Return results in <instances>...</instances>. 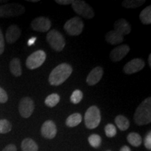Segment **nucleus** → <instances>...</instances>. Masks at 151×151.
<instances>
[{"label": "nucleus", "mask_w": 151, "mask_h": 151, "mask_svg": "<svg viewBox=\"0 0 151 151\" xmlns=\"http://www.w3.org/2000/svg\"><path fill=\"white\" fill-rule=\"evenodd\" d=\"M113 27H114L115 31L120 33L123 37L124 35H129L131 32V27L127 20L124 18H120L116 20L113 24Z\"/></svg>", "instance_id": "nucleus-16"}, {"label": "nucleus", "mask_w": 151, "mask_h": 151, "mask_svg": "<svg viewBox=\"0 0 151 151\" xmlns=\"http://www.w3.org/2000/svg\"><path fill=\"white\" fill-rule=\"evenodd\" d=\"M115 122H116L117 127L121 131H125L129 127L130 122L129 120L122 115L117 116L115 118Z\"/></svg>", "instance_id": "nucleus-21"}, {"label": "nucleus", "mask_w": 151, "mask_h": 151, "mask_svg": "<svg viewBox=\"0 0 151 151\" xmlns=\"http://www.w3.org/2000/svg\"><path fill=\"white\" fill-rule=\"evenodd\" d=\"M144 146L148 150H151V132H149L144 139Z\"/></svg>", "instance_id": "nucleus-31"}, {"label": "nucleus", "mask_w": 151, "mask_h": 151, "mask_svg": "<svg viewBox=\"0 0 151 151\" xmlns=\"http://www.w3.org/2000/svg\"><path fill=\"white\" fill-rule=\"evenodd\" d=\"M105 38L106 42L111 45L119 44V43L122 42L124 39L123 36L120 35V33L117 32L114 29L108 32L106 35Z\"/></svg>", "instance_id": "nucleus-17"}, {"label": "nucleus", "mask_w": 151, "mask_h": 151, "mask_svg": "<svg viewBox=\"0 0 151 151\" xmlns=\"http://www.w3.org/2000/svg\"><path fill=\"white\" fill-rule=\"evenodd\" d=\"M55 2L60 5H69L72 4L73 0H55Z\"/></svg>", "instance_id": "nucleus-33"}, {"label": "nucleus", "mask_w": 151, "mask_h": 151, "mask_svg": "<svg viewBox=\"0 0 151 151\" xmlns=\"http://www.w3.org/2000/svg\"><path fill=\"white\" fill-rule=\"evenodd\" d=\"M83 92L79 90H76L73 92L70 97V101L74 104L80 103L83 99Z\"/></svg>", "instance_id": "nucleus-28"}, {"label": "nucleus", "mask_w": 151, "mask_h": 151, "mask_svg": "<svg viewBox=\"0 0 151 151\" xmlns=\"http://www.w3.org/2000/svg\"><path fill=\"white\" fill-rule=\"evenodd\" d=\"M10 71L15 76H20L22 75V68L20 61L18 58H14L10 62Z\"/></svg>", "instance_id": "nucleus-20"}, {"label": "nucleus", "mask_w": 151, "mask_h": 151, "mask_svg": "<svg viewBox=\"0 0 151 151\" xmlns=\"http://www.w3.org/2000/svg\"><path fill=\"white\" fill-rule=\"evenodd\" d=\"M60 100V97L59 94L56 93L50 94V95H48V97L46 98V99H45V104H46L47 106L52 108V107L55 106L59 103Z\"/></svg>", "instance_id": "nucleus-24"}, {"label": "nucleus", "mask_w": 151, "mask_h": 151, "mask_svg": "<svg viewBox=\"0 0 151 151\" xmlns=\"http://www.w3.org/2000/svg\"><path fill=\"white\" fill-rule=\"evenodd\" d=\"M84 23L78 17H74L65 22L64 29L70 36H78L82 33Z\"/></svg>", "instance_id": "nucleus-7"}, {"label": "nucleus", "mask_w": 151, "mask_h": 151, "mask_svg": "<svg viewBox=\"0 0 151 151\" xmlns=\"http://www.w3.org/2000/svg\"><path fill=\"white\" fill-rule=\"evenodd\" d=\"M4 50V39L1 32V29H0V55H1Z\"/></svg>", "instance_id": "nucleus-32"}, {"label": "nucleus", "mask_w": 151, "mask_h": 151, "mask_svg": "<svg viewBox=\"0 0 151 151\" xmlns=\"http://www.w3.org/2000/svg\"><path fill=\"white\" fill-rule=\"evenodd\" d=\"M117 130L114 124H108L105 127V134L107 137L112 138L116 135Z\"/></svg>", "instance_id": "nucleus-29"}, {"label": "nucleus", "mask_w": 151, "mask_h": 151, "mask_svg": "<svg viewBox=\"0 0 151 151\" xmlns=\"http://www.w3.org/2000/svg\"><path fill=\"white\" fill-rule=\"evenodd\" d=\"M12 129V125L9 120H0V134H6Z\"/></svg>", "instance_id": "nucleus-27"}, {"label": "nucleus", "mask_w": 151, "mask_h": 151, "mask_svg": "<svg viewBox=\"0 0 151 151\" xmlns=\"http://www.w3.org/2000/svg\"><path fill=\"white\" fill-rule=\"evenodd\" d=\"M25 12V8L21 4L13 3L0 6V17L9 18L21 16Z\"/></svg>", "instance_id": "nucleus-5"}, {"label": "nucleus", "mask_w": 151, "mask_h": 151, "mask_svg": "<svg viewBox=\"0 0 151 151\" xmlns=\"http://www.w3.org/2000/svg\"><path fill=\"white\" fill-rule=\"evenodd\" d=\"M46 40L50 47L55 51H62L65 46V38L56 29H52L48 32L46 36Z\"/></svg>", "instance_id": "nucleus-4"}, {"label": "nucleus", "mask_w": 151, "mask_h": 151, "mask_svg": "<svg viewBox=\"0 0 151 151\" xmlns=\"http://www.w3.org/2000/svg\"><path fill=\"white\" fill-rule=\"evenodd\" d=\"M145 66V62L140 58H135L127 62L124 66L123 71L127 74H132L142 70Z\"/></svg>", "instance_id": "nucleus-11"}, {"label": "nucleus", "mask_w": 151, "mask_h": 151, "mask_svg": "<svg viewBox=\"0 0 151 151\" xmlns=\"http://www.w3.org/2000/svg\"><path fill=\"white\" fill-rule=\"evenodd\" d=\"M141 22L144 24H151V6H148L141 11L139 15Z\"/></svg>", "instance_id": "nucleus-22"}, {"label": "nucleus", "mask_w": 151, "mask_h": 151, "mask_svg": "<svg viewBox=\"0 0 151 151\" xmlns=\"http://www.w3.org/2000/svg\"><path fill=\"white\" fill-rule=\"evenodd\" d=\"M72 67L67 63L60 64L50 73L48 81L51 86H58L63 83L72 73Z\"/></svg>", "instance_id": "nucleus-1"}, {"label": "nucleus", "mask_w": 151, "mask_h": 151, "mask_svg": "<svg viewBox=\"0 0 151 151\" xmlns=\"http://www.w3.org/2000/svg\"><path fill=\"white\" fill-rule=\"evenodd\" d=\"M134 120L137 125L143 126L151 122V98L147 97L139 104L134 115Z\"/></svg>", "instance_id": "nucleus-2"}, {"label": "nucleus", "mask_w": 151, "mask_h": 151, "mask_svg": "<svg viewBox=\"0 0 151 151\" xmlns=\"http://www.w3.org/2000/svg\"><path fill=\"white\" fill-rule=\"evenodd\" d=\"M127 141L132 146L134 147L140 146L142 143V138L138 133L136 132H132L128 134L127 137Z\"/></svg>", "instance_id": "nucleus-23"}, {"label": "nucleus", "mask_w": 151, "mask_h": 151, "mask_svg": "<svg viewBox=\"0 0 151 151\" xmlns=\"http://www.w3.org/2000/svg\"><path fill=\"white\" fill-rule=\"evenodd\" d=\"M148 64H149V67H151V54L149 55L148 56Z\"/></svg>", "instance_id": "nucleus-37"}, {"label": "nucleus", "mask_w": 151, "mask_h": 151, "mask_svg": "<svg viewBox=\"0 0 151 151\" xmlns=\"http://www.w3.org/2000/svg\"><path fill=\"white\" fill-rule=\"evenodd\" d=\"M36 41H37V37H32L31 39H29V40H28L27 45L29 46H32V45L35 44V43Z\"/></svg>", "instance_id": "nucleus-35"}, {"label": "nucleus", "mask_w": 151, "mask_h": 151, "mask_svg": "<svg viewBox=\"0 0 151 151\" xmlns=\"http://www.w3.org/2000/svg\"><path fill=\"white\" fill-rule=\"evenodd\" d=\"M145 2L144 0H125L122 1V5L126 9H136L144 4Z\"/></svg>", "instance_id": "nucleus-25"}, {"label": "nucleus", "mask_w": 151, "mask_h": 151, "mask_svg": "<svg viewBox=\"0 0 151 151\" xmlns=\"http://www.w3.org/2000/svg\"><path fill=\"white\" fill-rule=\"evenodd\" d=\"M19 112L24 118H28L32 116L35 110V103L29 97H23L19 103Z\"/></svg>", "instance_id": "nucleus-9"}, {"label": "nucleus", "mask_w": 151, "mask_h": 151, "mask_svg": "<svg viewBox=\"0 0 151 151\" xmlns=\"http://www.w3.org/2000/svg\"><path fill=\"white\" fill-rule=\"evenodd\" d=\"M28 1H30V2H38L39 1V0H29Z\"/></svg>", "instance_id": "nucleus-38"}, {"label": "nucleus", "mask_w": 151, "mask_h": 151, "mask_svg": "<svg viewBox=\"0 0 151 151\" xmlns=\"http://www.w3.org/2000/svg\"><path fill=\"white\" fill-rule=\"evenodd\" d=\"M104 73L102 67H97L90 71L86 78V82L89 86H92L99 82Z\"/></svg>", "instance_id": "nucleus-14"}, {"label": "nucleus", "mask_w": 151, "mask_h": 151, "mask_svg": "<svg viewBox=\"0 0 151 151\" xmlns=\"http://www.w3.org/2000/svg\"><path fill=\"white\" fill-rule=\"evenodd\" d=\"M2 151H17L16 146L14 144H9L3 149Z\"/></svg>", "instance_id": "nucleus-34"}, {"label": "nucleus", "mask_w": 151, "mask_h": 151, "mask_svg": "<svg viewBox=\"0 0 151 151\" xmlns=\"http://www.w3.org/2000/svg\"><path fill=\"white\" fill-rule=\"evenodd\" d=\"M82 121V116L78 113H73L66 120V125L69 127H74L78 125Z\"/></svg>", "instance_id": "nucleus-19"}, {"label": "nucleus", "mask_w": 151, "mask_h": 151, "mask_svg": "<svg viewBox=\"0 0 151 151\" xmlns=\"http://www.w3.org/2000/svg\"><path fill=\"white\" fill-rule=\"evenodd\" d=\"M21 30L16 24L9 26L6 32V39L9 43H14L20 38Z\"/></svg>", "instance_id": "nucleus-15"}, {"label": "nucleus", "mask_w": 151, "mask_h": 151, "mask_svg": "<svg viewBox=\"0 0 151 151\" xmlns=\"http://www.w3.org/2000/svg\"><path fill=\"white\" fill-rule=\"evenodd\" d=\"M88 141H89L90 145L94 148H99L101 143V138L99 135L93 134L90 135L88 138Z\"/></svg>", "instance_id": "nucleus-26"}, {"label": "nucleus", "mask_w": 151, "mask_h": 151, "mask_svg": "<svg viewBox=\"0 0 151 151\" xmlns=\"http://www.w3.org/2000/svg\"><path fill=\"white\" fill-rule=\"evenodd\" d=\"M46 59V54L43 50H39L34 52L27 58L26 66L29 69L33 70L40 67Z\"/></svg>", "instance_id": "nucleus-8"}, {"label": "nucleus", "mask_w": 151, "mask_h": 151, "mask_svg": "<svg viewBox=\"0 0 151 151\" xmlns=\"http://www.w3.org/2000/svg\"><path fill=\"white\" fill-rule=\"evenodd\" d=\"M73 10L85 18L91 19L94 16V11L90 6L82 0H74L71 4Z\"/></svg>", "instance_id": "nucleus-6"}, {"label": "nucleus", "mask_w": 151, "mask_h": 151, "mask_svg": "<svg viewBox=\"0 0 151 151\" xmlns=\"http://www.w3.org/2000/svg\"><path fill=\"white\" fill-rule=\"evenodd\" d=\"M31 27L35 31L46 32L51 27V21L46 17H38L31 22Z\"/></svg>", "instance_id": "nucleus-10"}, {"label": "nucleus", "mask_w": 151, "mask_h": 151, "mask_svg": "<svg viewBox=\"0 0 151 151\" xmlns=\"http://www.w3.org/2000/svg\"><path fill=\"white\" fill-rule=\"evenodd\" d=\"M57 127L55 122L52 120H46L41 126V132L43 137L48 139H52L57 134Z\"/></svg>", "instance_id": "nucleus-12"}, {"label": "nucleus", "mask_w": 151, "mask_h": 151, "mask_svg": "<svg viewBox=\"0 0 151 151\" xmlns=\"http://www.w3.org/2000/svg\"><path fill=\"white\" fill-rule=\"evenodd\" d=\"M120 151H131V149H130L129 147H128L127 146H124L120 148Z\"/></svg>", "instance_id": "nucleus-36"}, {"label": "nucleus", "mask_w": 151, "mask_h": 151, "mask_svg": "<svg viewBox=\"0 0 151 151\" xmlns=\"http://www.w3.org/2000/svg\"><path fill=\"white\" fill-rule=\"evenodd\" d=\"M130 48L127 45H120L111 50L110 58L113 62H119L122 60L129 52Z\"/></svg>", "instance_id": "nucleus-13"}, {"label": "nucleus", "mask_w": 151, "mask_h": 151, "mask_svg": "<svg viewBox=\"0 0 151 151\" xmlns=\"http://www.w3.org/2000/svg\"><path fill=\"white\" fill-rule=\"evenodd\" d=\"M7 101H8V95L6 92L0 87V103H6Z\"/></svg>", "instance_id": "nucleus-30"}, {"label": "nucleus", "mask_w": 151, "mask_h": 151, "mask_svg": "<svg viewBox=\"0 0 151 151\" xmlns=\"http://www.w3.org/2000/svg\"><path fill=\"white\" fill-rule=\"evenodd\" d=\"M101 118V113L98 107L96 106H92L88 108L85 114V124L88 129H94L99 126Z\"/></svg>", "instance_id": "nucleus-3"}, {"label": "nucleus", "mask_w": 151, "mask_h": 151, "mask_svg": "<svg viewBox=\"0 0 151 151\" xmlns=\"http://www.w3.org/2000/svg\"><path fill=\"white\" fill-rule=\"evenodd\" d=\"M21 148L22 151H38V147L37 143L29 138H26L21 143Z\"/></svg>", "instance_id": "nucleus-18"}]
</instances>
